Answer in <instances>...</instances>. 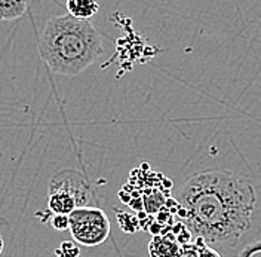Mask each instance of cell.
<instances>
[{"instance_id": "obj_5", "label": "cell", "mask_w": 261, "mask_h": 257, "mask_svg": "<svg viewBox=\"0 0 261 257\" xmlns=\"http://www.w3.org/2000/svg\"><path fill=\"white\" fill-rule=\"evenodd\" d=\"M182 245L171 233H156L148 242V256L150 257H179Z\"/></svg>"}, {"instance_id": "obj_1", "label": "cell", "mask_w": 261, "mask_h": 257, "mask_svg": "<svg viewBox=\"0 0 261 257\" xmlns=\"http://www.w3.org/2000/svg\"><path fill=\"white\" fill-rule=\"evenodd\" d=\"M179 219L192 237L233 248L249 232L257 193L246 176L211 170L189 177L177 196Z\"/></svg>"}, {"instance_id": "obj_6", "label": "cell", "mask_w": 261, "mask_h": 257, "mask_svg": "<svg viewBox=\"0 0 261 257\" xmlns=\"http://www.w3.org/2000/svg\"><path fill=\"white\" fill-rule=\"evenodd\" d=\"M65 9L68 15L83 21H91V18L98 14L99 5L94 0H68L65 2Z\"/></svg>"}, {"instance_id": "obj_13", "label": "cell", "mask_w": 261, "mask_h": 257, "mask_svg": "<svg viewBox=\"0 0 261 257\" xmlns=\"http://www.w3.org/2000/svg\"><path fill=\"white\" fill-rule=\"evenodd\" d=\"M179 257H199L195 242H190V244H186V245H182L181 256Z\"/></svg>"}, {"instance_id": "obj_12", "label": "cell", "mask_w": 261, "mask_h": 257, "mask_svg": "<svg viewBox=\"0 0 261 257\" xmlns=\"http://www.w3.org/2000/svg\"><path fill=\"white\" fill-rule=\"evenodd\" d=\"M255 254H261V241L248 244L238 257H254Z\"/></svg>"}, {"instance_id": "obj_11", "label": "cell", "mask_w": 261, "mask_h": 257, "mask_svg": "<svg viewBox=\"0 0 261 257\" xmlns=\"http://www.w3.org/2000/svg\"><path fill=\"white\" fill-rule=\"evenodd\" d=\"M49 226L54 229V230H67L70 227V220H68V216H61V214H52L50 216V220H49Z\"/></svg>"}, {"instance_id": "obj_4", "label": "cell", "mask_w": 261, "mask_h": 257, "mask_svg": "<svg viewBox=\"0 0 261 257\" xmlns=\"http://www.w3.org/2000/svg\"><path fill=\"white\" fill-rule=\"evenodd\" d=\"M49 191H61L70 195L76 201L77 208L98 207L97 196L92 191L88 178L77 170L67 168L57 173L49 181Z\"/></svg>"}, {"instance_id": "obj_7", "label": "cell", "mask_w": 261, "mask_h": 257, "mask_svg": "<svg viewBox=\"0 0 261 257\" xmlns=\"http://www.w3.org/2000/svg\"><path fill=\"white\" fill-rule=\"evenodd\" d=\"M30 3L22 0H0V21H15L25 15Z\"/></svg>"}, {"instance_id": "obj_9", "label": "cell", "mask_w": 261, "mask_h": 257, "mask_svg": "<svg viewBox=\"0 0 261 257\" xmlns=\"http://www.w3.org/2000/svg\"><path fill=\"white\" fill-rule=\"evenodd\" d=\"M55 257H81V248L74 241H63L55 250Z\"/></svg>"}, {"instance_id": "obj_3", "label": "cell", "mask_w": 261, "mask_h": 257, "mask_svg": "<svg viewBox=\"0 0 261 257\" xmlns=\"http://www.w3.org/2000/svg\"><path fill=\"white\" fill-rule=\"evenodd\" d=\"M70 233L73 241L83 247H97L110 237V220L106 211L99 207L76 208L70 216Z\"/></svg>"}, {"instance_id": "obj_8", "label": "cell", "mask_w": 261, "mask_h": 257, "mask_svg": "<svg viewBox=\"0 0 261 257\" xmlns=\"http://www.w3.org/2000/svg\"><path fill=\"white\" fill-rule=\"evenodd\" d=\"M8 232H12L11 225L0 217V257H9V242L12 241V237H8Z\"/></svg>"}, {"instance_id": "obj_10", "label": "cell", "mask_w": 261, "mask_h": 257, "mask_svg": "<svg viewBox=\"0 0 261 257\" xmlns=\"http://www.w3.org/2000/svg\"><path fill=\"white\" fill-rule=\"evenodd\" d=\"M193 242H195L196 248H197V254H199V257H221V254H220L215 248H212L211 245H208L203 240L195 238Z\"/></svg>"}, {"instance_id": "obj_2", "label": "cell", "mask_w": 261, "mask_h": 257, "mask_svg": "<svg viewBox=\"0 0 261 257\" xmlns=\"http://www.w3.org/2000/svg\"><path fill=\"white\" fill-rule=\"evenodd\" d=\"M102 37L91 21L63 14L49 18L39 36V54L60 76H77L102 54Z\"/></svg>"}]
</instances>
